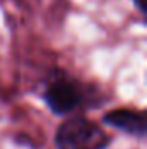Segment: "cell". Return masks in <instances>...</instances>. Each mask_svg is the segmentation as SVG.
<instances>
[{"label":"cell","instance_id":"4","mask_svg":"<svg viewBox=\"0 0 147 149\" xmlns=\"http://www.w3.org/2000/svg\"><path fill=\"white\" fill-rule=\"evenodd\" d=\"M133 3H135V7H137L142 14H146V0H133Z\"/></svg>","mask_w":147,"mask_h":149},{"label":"cell","instance_id":"2","mask_svg":"<svg viewBox=\"0 0 147 149\" xmlns=\"http://www.w3.org/2000/svg\"><path fill=\"white\" fill-rule=\"evenodd\" d=\"M43 99L54 114L64 116V114H71L83 104L85 92L76 80L62 76L47 85L43 92Z\"/></svg>","mask_w":147,"mask_h":149},{"label":"cell","instance_id":"1","mask_svg":"<svg viewBox=\"0 0 147 149\" xmlns=\"http://www.w3.org/2000/svg\"><path fill=\"white\" fill-rule=\"evenodd\" d=\"M111 137L104 128L85 118L71 116L55 132V146L57 149H107Z\"/></svg>","mask_w":147,"mask_h":149},{"label":"cell","instance_id":"3","mask_svg":"<svg viewBox=\"0 0 147 149\" xmlns=\"http://www.w3.org/2000/svg\"><path fill=\"white\" fill-rule=\"evenodd\" d=\"M104 123L128 135L144 139L147 135V116L144 111L137 109H112L104 114Z\"/></svg>","mask_w":147,"mask_h":149}]
</instances>
